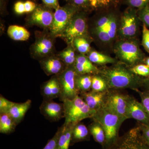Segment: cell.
<instances>
[{
  "label": "cell",
  "instance_id": "d590c367",
  "mask_svg": "<svg viewBox=\"0 0 149 149\" xmlns=\"http://www.w3.org/2000/svg\"><path fill=\"white\" fill-rule=\"evenodd\" d=\"M14 103L10 101L1 95L0 96V113H8L10 108Z\"/></svg>",
  "mask_w": 149,
  "mask_h": 149
},
{
  "label": "cell",
  "instance_id": "2e32d148",
  "mask_svg": "<svg viewBox=\"0 0 149 149\" xmlns=\"http://www.w3.org/2000/svg\"><path fill=\"white\" fill-rule=\"evenodd\" d=\"M53 20V14L50 11L41 8L35 9L31 17L32 22L45 27H51Z\"/></svg>",
  "mask_w": 149,
  "mask_h": 149
},
{
  "label": "cell",
  "instance_id": "4316f807",
  "mask_svg": "<svg viewBox=\"0 0 149 149\" xmlns=\"http://www.w3.org/2000/svg\"><path fill=\"white\" fill-rule=\"evenodd\" d=\"M53 44L50 40L43 39L40 40L35 46V52L38 54L44 55L49 53L52 50Z\"/></svg>",
  "mask_w": 149,
  "mask_h": 149
},
{
  "label": "cell",
  "instance_id": "7c38bea8",
  "mask_svg": "<svg viewBox=\"0 0 149 149\" xmlns=\"http://www.w3.org/2000/svg\"><path fill=\"white\" fill-rule=\"evenodd\" d=\"M126 115L127 119L133 118L138 123L149 125V116L141 102L128 95Z\"/></svg>",
  "mask_w": 149,
  "mask_h": 149
},
{
  "label": "cell",
  "instance_id": "e575fe53",
  "mask_svg": "<svg viewBox=\"0 0 149 149\" xmlns=\"http://www.w3.org/2000/svg\"><path fill=\"white\" fill-rule=\"evenodd\" d=\"M136 92L139 94L141 99V103L149 116V91L145 90L141 91L139 90Z\"/></svg>",
  "mask_w": 149,
  "mask_h": 149
},
{
  "label": "cell",
  "instance_id": "f35d334b",
  "mask_svg": "<svg viewBox=\"0 0 149 149\" xmlns=\"http://www.w3.org/2000/svg\"><path fill=\"white\" fill-rule=\"evenodd\" d=\"M137 126L140 128L144 141L149 146V125L138 123Z\"/></svg>",
  "mask_w": 149,
  "mask_h": 149
},
{
  "label": "cell",
  "instance_id": "5b68a950",
  "mask_svg": "<svg viewBox=\"0 0 149 149\" xmlns=\"http://www.w3.org/2000/svg\"><path fill=\"white\" fill-rule=\"evenodd\" d=\"M102 149H149V146L144 141L140 128L137 126Z\"/></svg>",
  "mask_w": 149,
  "mask_h": 149
},
{
  "label": "cell",
  "instance_id": "d4e9b609",
  "mask_svg": "<svg viewBox=\"0 0 149 149\" xmlns=\"http://www.w3.org/2000/svg\"><path fill=\"white\" fill-rule=\"evenodd\" d=\"M88 58L93 63L98 65H105L107 64H115L118 63L117 61L113 58L97 51L91 52Z\"/></svg>",
  "mask_w": 149,
  "mask_h": 149
},
{
  "label": "cell",
  "instance_id": "d6a6232c",
  "mask_svg": "<svg viewBox=\"0 0 149 149\" xmlns=\"http://www.w3.org/2000/svg\"><path fill=\"white\" fill-rule=\"evenodd\" d=\"M62 128V125L58 128L54 136L48 141L47 143L43 149H58V140Z\"/></svg>",
  "mask_w": 149,
  "mask_h": 149
},
{
  "label": "cell",
  "instance_id": "603a6c76",
  "mask_svg": "<svg viewBox=\"0 0 149 149\" xmlns=\"http://www.w3.org/2000/svg\"><path fill=\"white\" fill-rule=\"evenodd\" d=\"M17 125L8 113H0V133L10 134L15 131Z\"/></svg>",
  "mask_w": 149,
  "mask_h": 149
},
{
  "label": "cell",
  "instance_id": "ba28073f",
  "mask_svg": "<svg viewBox=\"0 0 149 149\" xmlns=\"http://www.w3.org/2000/svg\"><path fill=\"white\" fill-rule=\"evenodd\" d=\"M77 73L74 66L67 67L64 72L58 75L61 87L59 100L63 102L66 100H72L79 95L75 85V77Z\"/></svg>",
  "mask_w": 149,
  "mask_h": 149
},
{
  "label": "cell",
  "instance_id": "3957f363",
  "mask_svg": "<svg viewBox=\"0 0 149 149\" xmlns=\"http://www.w3.org/2000/svg\"><path fill=\"white\" fill-rule=\"evenodd\" d=\"M91 119L99 123L104 130L106 139L105 147L112 144L118 139L119 129L123 122L111 110L104 106L96 111Z\"/></svg>",
  "mask_w": 149,
  "mask_h": 149
},
{
  "label": "cell",
  "instance_id": "f6af8a7d",
  "mask_svg": "<svg viewBox=\"0 0 149 149\" xmlns=\"http://www.w3.org/2000/svg\"><path fill=\"white\" fill-rule=\"evenodd\" d=\"M144 64H146L147 66L149 67V57L146 58L144 61Z\"/></svg>",
  "mask_w": 149,
  "mask_h": 149
},
{
  "label": "cell",
  "instance_id": "7a4b0ae2",
  "mask_svg": "<svg viewBox=\"0 0 149 149\" xmlns=\"http://www.w3.org/2000/svg\"><path fill=\"white\" fill-rule=\"evenodd\" d=\"M114 52L118 62L129 68L144 63L146 58L135 38L119 40L115 45Z\"/></svg>",
  "mask_w": 149,
  "mask_h": 149
},
{
  "label": "cell",
  "instance_id": "484cf974",
  "mask_svg": "<svg viewBox=\"0 0 149 149\" xmlns=\"http://www.w3.org/2000/svg\"><path fill=\"white\" fill-rule=\"evenodd\" d=\"M106 81L100 74H93L92 80V91L97 92H106L109 90Z\"/></svg>",
  "mask_w": 149,
  "mask_h": 149
},
{
  "label": "cell",
  "instance_id": "74e56055",
  "mask_svg": "<svg viewBox=\"0 0 149 149\" xmlns=\"http://www.w3.org/2000/svg\"><path fill=\"white\" fill-rule=\"evenodd\" d=\"M129 7L138 10L143 8L149 3V0H125Z\"/></svg>",
  "mask_w": 149,
  "mask_h": 149
},
{
  "label": "cell",
  "instance_id": "6da1fadb",
  "mask_svg": "<svg viewBox=\"0 0 149 149\" xmlns=\"http://www.w3.org/2000/svg\"><path fill=\"white\" fill-rule=\"evenodd\" d=\"M98 74L106 81L110 89H130L137 91L143 87L145 77L136 75L130 68L118 62L111 66H103Z\"/></svg>",
  "mask_w": 149,
  "mask_h": 149
},
{
  "label": "cell",
  "instance_id": "44dd1931",
  "mask_svg": "<svg viewBox=\"0 0 149 149\" xmlns=\"http://www.w3.org/2000/svg\"><path fill=\"white\" fill-rule=\"evenodd\" d=\"M93 76V74H77L75 77V85L79 95L92 90Z\"/></svg>",
  "mask_w": 149,
  "mask_h": 149
},
{
  "label": "cell",
  "instance_id": "b9f144b4",
  "mask_svg": "<svg viewBox=\"0 0 149 149\" xmlns=\"http://www.w3.org/2000/svg\"><path fill=\"white\" fill-rule=\"evenodd\" d=\"M43 3L49 7L57 9L59 7L58 0H42Z\"/></svg>",
  "mask_w": 149,
  "mask_h": 149
},
{
  "label": "cell",
  "instance_id": "bcb514c9",
  "mask_svg": "<svg viewBox=\"0 0 149 149\" xmlns=\"http://www.w3.org/2000/svg\"><path fill=\"white\" fill-rule=\"evenodd\" d=\"M66 1H68V0H66Z\"/></svg>",
  "mask_w": 149,
  "mask_h": 149
},
{
  "label": "cell",
  "instance_id": "4fadbf2b",
  "mask_svg": "<svg viewBox=\"0 0 149 149\" xmlns=\"http://www.w3.org/2000/svg\"><path fill=\"white\" fill-rule=\"evenodd\" d=\"M108 91L100 92L91 90L79 95L91 109L97 111L104 105Z\"/></svg>",
  "mask_w": 149,
  "mask_h": 149
},
{
  "label": "cell",
  "instance_id": "1f68e13d",
  "mask_svg": "<svg viewBox=\"0 0 149 149\" xmlns=\"http://www.w3.org/2000/svg\"><path fill=\"white\" fill-rule=\"evenodd\" d=\"M130 70L134 74L140 77H149V67L145 64H139L130 68Z\"/></svg>",
  "mask_w": 149,
  "mask_h": 149
},
{
  "label": "cell",
  "instance_id": "52a82bcc",
  "mask_svg": "<svg viewBox=\"0 0 149 149\" xmlns=\"http://www.w3.org/2000/svg\"><path fill=\"white\" fill-rule=\"evenodd\" d=\"M78 7L68 6L56 9L54 14V20L51 26L52 34L55 35L63 34L72 18L78 12Z\"/></svg>",
  "mask_w": 149,
  "mask_h": 149
},
{
  "label": "cell",
  "instance_id": "f1b7e54d",
  "mask_svg": "<svg viewBox=\"0 0 149 149\" xmlns=\"http://www.w3.org/2000/svg\"><path fill=\"white\" fill-rule=\"evenodd\" d=\"M75 48L81 54H85L90 52L91 49L90 43L84 37H78L73 41Z\"/></svg>",
  "mask_w": 149,
  "mask_h": 149
},
{
  "label": "cell",
  "instance_id": "8d00e7d4",
  "mask_svg": "<svg viewBox=\"0 0 149 149\" xmlns=\"http://www.w3.org/2000/svg\"><path fill=\"white\" fill-rule=\"evenodd\" d=\"M142 45L145 50L149 53V29L143 24V25Z\"/></svg>",
  "mask_w": 149,
  "mask_h": 149
},
{
  "label": "cell",
  "instance_id": "9a60e30c",
  "mask_svg": "<svg viewBox=\"0 0 149 149\" xmlns=\"http://www.w3.org/2000/svg\"><path fill=\"white\" fill-rule=\"evenodd\" d=\"M74 69L78 74H98L100 68L95 66L88 57L80 55L76 58L74 65Z\"/></svg>",
  "mask_w": 149,
  "mask_h": 149
},
{
  "label": "cell",
  "instance_id": "9c48e42d",
  "mask_svg": "<svg viewBox=\"0 0 149 149\" xmlns=\"http://www.w3.org/2000/svg\"><path fill=\"white\" fill-rule=\"evenodd\" d=\"M128 96L118 90L110 89L108 91L104 105L117 114L123 122L128 119L126 110Z\"/></svg>",
  "mask_w": 149,
  "mask_h": 149
},
{
  "label": "cell",
  "instance_id": "7bdbcfd3",
  "mask_svg": "<svg viewBox=\"0 0 149 149\" xmlns=\"http://www.w3.org/2000/svg\"><path fill=\"white\" fill-rule=\"evenodd\" d=\"M73 3L76 6H85L89 5V0H73Z\"/></svg>",
  "mask_w": 149,
  "mask_h": 149
},
{
  "label": "cell",
  "instance_id": "30bf717a",
  "mask_svg": "<svg viewBox=\"0 0 149 149\" xmlns=\"http://www.w3.org/2000/svg\"><path fill=\"white\" fill-rule=\"evenodd\" d=\"M86 32L87 24L85 15L77 12L63 34L68 42H73L76 38L83 37Z\"/></svg>",
  "mask_w": 149,
  "mask_h": 149
},
{
  "label": "cell",
  "instance_id": "e0dca14e",
  "mask_svg": "<svg viewBox=\"0 0 149 149\" xmlns=\"http://www.w3.org/2000/svg\"><path fill=\"white\" fill-rule=\"evenodd\" d=\"M32 101L28 100L23 103L14 102L8 113L18 125L23 120L27 111L30 108Z\"/></svg>",
  "mask_w": 149,
  "mask_h": 149
},
{
  "label": "cell",
  "instance_id": "d6986e66",
  "mask_svg": "<svg viewBox=\"0 0 149 149\" xmlns=\"http://www.w3.org/2000/svg\"><path fill=\"white\" fill-rule=\"evenodd\" d=\"M43 69L48 75H58L64 72L66 68L58 59L51 58L43 61L42 63Z\"/></svg>",
  "mask_w": 149,
  "mask_h": 149
},
{
  "label": "cell",
  "instance_id": "5bb4252c",
  "mask_svg": "<svg viewBox=\"0 0 149 149\" xmlns=\"http://www.w3.org/2000/svg\"><path fill=\"white\" fill-rule=\"evenodd\" d=\"M41 91L44 100H53L59 98L61 94V87L58 76L55 75L44 83Z\"/></svg>",
  "mask_w": 149,
  "mask_h": 149
},
{
  "label": "cell",
  "instance_id": "4dcf8cb0",
  "mask_svg": "<svg viewBox=\"0 0 149 149\" xmlns=\"http://www.w3.org/2000/svg\"><path fill=\"white\" fill-rule=\"evenodd\" d=\"M118 19L117 17L114 14H113L111 19L109 22L107 32L109 35L111 41H112L116 37L118 29Z\"/></svg>",
  "mask_w": 149,
  "mask_h": 149
},
{
  "label": "cell",
  "instance_id": "ab89813d",
  "mask_svg": "<svg viewBox=\"0 0 149 149\" xmlns=\"http://www.w3.org/2000/svg\"><path fill=\"white\" fill-rule=\"evenodd\" d=\"M14 10L15 12L18 14L26 13L24 2L18 1L15 3L14 5Z\"/></svg>",
  "mask_w": 149,
  "mask_h": 149
},
{
  "label": "cell",
  "instance_id": "ee69618b",
  "mask_svg": "<svg viewBox=\"0 0 149 149\" xmlns=\"http://www.w3.org/2000/svg\"><path fill=\"white\" fill-rule=\"evenodd\" d=\"M143 87L145 88L146 90L149 91V77L144 78Z\"/></svg>",
  "mask_w": 149,
  "mask_h": 149
},
{
  "label": "cell",
  "instance_id": "cb8c5ba5",
  "mask_svg": "<svg viewBox=\"0 0 149 149\" xmlns=\"http://www.w3.org/2000/svg\"><path fill=\"white\" fill-rule=\"evenodd\" d=\"M8 34L15 41H26L30 37V33L24 27L18 25H11L8 29Z\"/></svg>",
  "mask_w": 149,
  "mask_h": 149
},
{
  "label": "cell",
  "instance_id": "83f0119b",
  "mask_svg": "<svg viewBox=\"0 0 149 149\" xmlns=\"http://www.w3.org/2000/svg\"><path fill=\"white\" fill-rule=\"evenodd\" d=\"M120 0H89V5L93 8L107 9L117 5Z\"/></svg>",
  "mask_w": 149,
  "mask_h": 149
},
{
  "label": "cell",
  "instance_id": "8992f818",
  "mask_svg": "<svg viewBox=\"0 0 149 149\" xmlns=\"http://www.w3.org/2000/svg\"><path fill=\"white\" fill-rule=\"evenodd\" d=\"M140 20L136 9L129 7L123 13L118 29L121 40L135 38L139 29Z\"/></svg>",
  "mask_w": 149,
  "mask_h": 149
},
{
  "label": "cell",
  "instance_id": "ac0fdd59",
  "mask_svg": "<svg viewBox=\"0 0 149 149\" xmlns=\"http://www.w3.org/2000/svg\"><path fill=\"white\" fill-rule=\"evenodd\" d=\"M91 136L88 128L83 123H78L74 125L72 129L70 146L79 142L89 141Z\"/></svg>",
  "mask_w": 149,
  "mask_h": 149
},
{
  "label": "cell",
  "instance_id": "8fae6325",
  "mask_svg": "<svg viewBox=\"0 0 149 149\" xmlns=\"http://www.w3.org/2000/svg\"><path fill=\"white\" fill-rule=\"evenodd\" d=\"M40 113L47 120L56 122L64 118L63 102L58 103L52 100H43L40 107Z\"/></svg>",
  "mask_w": 149,
  "mask_h": 149
},
{
  "label": "cell",
  "instance_id": "60d3db41",
  "mask_svg": "<svg viewBox=\"0 0 149 149\" xmlns=\"http://www.w3.org/2000/svg\"><path fill=\"white\" fill-rule=\"evenodd\" d=\"M24 3L26 13L33 12L36 8V5H35V3L33 2L30 1H27Z\"/></svg>",
  "mask_w": 149,
  "mask_h": 149
},
{
  "label": "cell",
  "instance_id": "7402d4cb",
  "mask_svg": "<svg viewBox=\"0 0 149 149\" xmlns=\"http://www.w3.org/2000/svg\"><path fill=\"white\" fill-rule=\"evenodd\" d=\"M74 125H62L63 128L59 139L58 149H69L71 145L72 129Z\"/></svg>",
  "mask_w": 149,
  "mask_h": 149
},
{
  "label": "cell",
  "instance_id": "836d02e7",
  "mask_svg": "<svg viewBox=\"0 0 149 149\" xmlns=\"http://www.w3.org/2000/svg\"><path fill=\"white\" fill-rule=\"evenodd\" d=\"M138 15L140 21L147 27H149V3L138 10Z\"/></svg>",
  "mask_w": 149,
  "mask_h": 149
},
{
  "label": "cell",
  "instance_id": "277c9868",
  "mask_svg": "<svg viewBox=\"0 0 149 149\" xmlns=\"http://www.w3.org/2000/svg\"><path fill=\"white\" fill-rule=\"evenodd\" d=\"M65 111V125H75L84 119L92 118L96 111L91 109L80 95L72 100L63 102Z\"/></svg>",
  "mask_w": 149,
  "mask_h": 149
},
{
  "label": "cell",
  "instance_id": "f546056e",
  "mask_svg": "<svg viewBox=\"0 0 149 149\" xmlns=\"http://www.w3.org/2000/svg\"><path fill=\"white\" fill-rule=\"evenodd\" d=\"M61 57L68 67L74 65L76 57L72 48H69L63 51L61 54Z\"/></svg>",
  "mask_w": 149,
  "mask_h": 149
},
{
  "label": "cell",
  "instance_id": "ffe728a7",
  "mask_svg": "<svg viewBox=\"0 0 149 149\" xmlns=\"http://www.w3.org/2000/svg\"><path fill=\"white\" fill-rule=\"evenodd\" d=\"M88 128L94 140L100 144L102 148H104L106 143V139L104 130L102 125L99 123L93 121Z\"/></svg>",
  "mask_w": 149,
  "mask_h": 149
}]
</instances>
